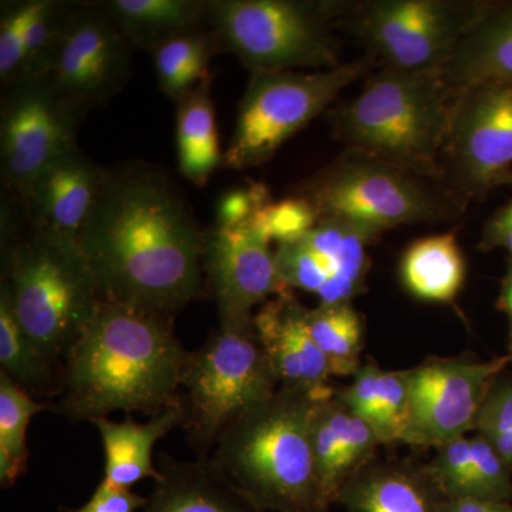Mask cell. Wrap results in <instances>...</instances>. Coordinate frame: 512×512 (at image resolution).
Masks as SVG:
<instances>
[{"mask_svg":"<svg viewBox=\"0 0 512 512\" xmlns=\"http://www.w3.org/2000/svg\"><path fill=\"white\" fill-rule=\"evenodd\" d=\"M254 325L279 387L305 390L319 397L335 393L329 362L309 330L308 308L292 291L265 302L255 312Z\"/></svg>","mask_w":512,"mask_h":512,"instance_id":"obj_17","label":"cell"},{"mask_svg":"<svg viewBox=\"0 0 512 512\" xmlns=\"http://www.w3.org/2000/svg\"><path fill=\"white\" fill-rule=\"evenodd\" d=\"M319 220H338L380 238L390 229L456 220L467 202L441 181L421 177L363 151L346 148L292 192Z\"/></svg>","mask_w":512,"mask_h":512,"instance_id":"obj_6","label":"cell"},{"mask_svg":"<svg viewBox=\"0 0 512 512\" xmlns=\"http://www.w3.org/2000/svg\"><path fill=\"white\" fill-rule=\"evenodd\" d=\"M79 242L104 301L175 320L204 292L205 232L157 165L106 168Z\"/></svg>","mask_w":512,"mask_h":512,"instance_id":"obj_1","label":"cell"},{"mask_svg":"<svg viewBox=\"0 0 512 512\" xmlns=\"http://www.w3.org/2000/svg\"><path fill=\"white\" fill-rule=\"evenodd\" d=\"M466 259L454 232L420 238L404 251L400 278L420 301L453 303L466 281Z\"/></svg>","mask_w":512,"mask_h":512,"instance_id":"obj_24","label":"cell"},{"mask_svg":"<svg viewBox=\"0 0 512 512\" xmlns=\"http://www.w3.org/2000/svg\"><path fill=\"white\" fill-rule=\"evenodd\" d=\"M269 202H272L271 195L264 184L234 188L221 198L215 224L228 228L241 227L248 224L256 212Z\"/></svg>","mask_w":512,"mask_h":512,"instance_id":"obj_38","label":"cell"},{"mask_svg":"<svg viewBox=\"0 0 512 512\" xmlns=\"http://www.w3.org/2000/svg\"><path fill=\"white\" fill-rule=\"evenodd\" d=\"M36 0L3 2L0 8V84L25 79V40Z\"/></svg>","mask_w":512,"mask_h":512,"instance_id":"obj_34","label":"cell"},{"mask_svg":"<svg viewBox=\"0 0 512 512\" xmlns=\"http://www.w3.org/2000/svg\"><path fill=\"white\" fill-rule=\"evenodd\" d=\"M3 204L0 295L26 336L64 365L103 301L99 285L79 241L33 227L13 198Z\"/></svg>","mask_w":512,"mask_h":512,"instance_id":"obj_3","label":"cell"},{"mask_svg":"<svg viewBox=\"0 0 512 512\" xmlns=\"http://www.w3.org/2000/svg\"><path fill=\"white\" fill-rule=\"evenodd\" d=\"M500 454L512 471V370L495 377L485 396L476 431Z\"/></svg>","mask_w":512,"mask_h":512,"instance_id":"obj_32","label":"cell"},{"mask_svg":"<svg viewBox=\"0 0 512 512\" xmlns=\"http://www.w3.org/2000/svg\"><path fill=\"white\" fill-rule=\"evenodd\" d=\"M318 222V214L312 205L292 194L285 200L269 202L266 207L256 212L249 225L266 241H276L279 245L303 237Z\"/></svg>","mask_w":512,"mask_h":512,"instance_id":"obj_35","label":"cell"},{"mask_svg":"<svg viewBox=\"0 0 512 512\" xmlns=\"http://www.w3.org/2000/svg\"><path fill=\"white\" fill-rule=\"evenodd\" d=\"M500 248L512 256V201L488 218L478 242V249L483 252Z\"/></svg>","mask_w":512,"mask_h":512,"instance_id":"obj_40","label":"cell"},{"mask_svg":"<svg viewBox=\"0 0 512 512\" xmlns=\"http://www.w3.org/2000/svg\"><path fill=\"white\" fill-rule=\"evenodd\" d=\"M184 421L183 396L165 407L163 412L151 417L147 423H137L128 416L120 423L107 417L94 420L106 460L103 480L127 490H131L134 484L144 478L157 480L158 470L153 461L154 446L175 427H183Z\"/></svg>","mask_w":512,"mask_h":512,"instance_id":"obj_22","label":"cell"},{"mask_svg":"<svg viewBox=\"0 0 512 512\" xmlns=\"http://www.w3.org/2000/svg\"><path fill=\"white\" fill-rule=\"evenodd\" d=\"M376 62L367 55L313 73L252 74L222 165L244 171L268 163L289 138L325 113L349 84L370 73Z\"/></svg>","mask_w":512,"mask_h":512,"instance_id":"obj_9","label":"cell"},{"mask_svg":"<svg viewBox=\"0 0 512 512\" xmlns=\"http://www.w3.org/2000/svg\"><path fill=\"white\" fill-rule=\"evenodd\" d=\"M271 242L251 225L205 232L204 275L217 303L220 325L254 320L255 309L291 291L279 276Z\"/></svg>","mask_w":512,"mask_h":512,"instance_id":"obj_16","label":"cell"},{"mask_svg":"<svg viewBox=\"0 0 512 512\" xmlns=\"http://www.w3.org/2000/svg\"><path fill=\"white\" fill-rule=\"evenodd\" d=\"M2 90L3 190L23 202L39 175L57 158L77 147V130L84 119L57 93L49 77H30Z\"/></svg>","mask_w":512,"mask_h":512,"instance_id":"obj_12","label":"cell"},{"mask_svg":"<svg viewBox=\"0 0 512 512\" xmlns=\"http://www.w3.org/2000/svg\"><path fill=\"white\" fill-rule=\"evenodd\" d=\"M178 170L185 180L204 187L224 164L211 99V77L177 103Z\"/></svg>","mask_w":512,"mask_h":512,"instance_id":"obj_25","label":"cell"},{"mask_svg":"<svg viewBox=\"0 0 512 512\" xmlns=\"http://www.w3.org/2000/svg\"><path fill=\"white\" fill-rule=\"evenodd\" d=\"M181 389L188 444L198 457H211L224 431L279 389L254 320L220 325L200 349L188 352Z\"/></svg>","mask_w":512,"mask_h":512,"instance_id":"obj_8","label":"cell"},{"mask_svg":"<svg viewBox=\"0 0 512 512\" xmlns=\"http://www.w3.org/2000/svg\"><path fill=\"white\" fill-rule=\"evenodd\" d=\"M352 3L208 0V25L252 74L328 70L342 64L335 32Z\"/></svg>","mask_w":512,"mask_h":512,"instance_id":"obj_7","label":"cell"},{"mask_svg":"<svg viewBox=\"0 0 512 512\" xmlns=\"http://www.w3.org/2000/svg\"><path fill=\"white\" fill-rule=\"evenodd\" d=\"M73 2L36 0L25 40V79L47 77Z\"/></svg>","mask_w":512,"mask_h":512,"instance_id":"obj_31","label":"cell"},{"mask_svg":"<svg viewBox=\"0 0 512 512\" xmlns=\"http://www.w3.org/2000/svg\"><path fill=\"white\" fill-rule=\"evenodd\" d=\"M484 0H369L352 3L349 26L387 69H441L487 9Z\"/></svg>","mask_w":512,"mask_h":512,"instance_id":"obj_10","label":"cell"},{"mask_svg":"<svg viewBox=\"0 0 512 512\" xmlns=\"http://www.w3.org/2000/svg\"><path fill=\"white\" fill-rule=\"evenodd\" d=\"M131 50L99 3L73 2L47 77L63 100L86 119L126 86Z\"/></svg>","mask_w":512,"mask_h":512,"instance_id":"obj_14","label":"cell"},{"mask_svg":"<svg viewBox=\"0 0 512 512\" xmlns=\"http://www.w3.org/2000/svg\"><path fill=\"white\" fill-rule=\"evenodd\" d=\"M470 498L512 503V471L480 434L470 436Z\"/></svg>","mask_w":512,"mask_h":512,"instance_id":"obj_36","label":"cell"},{"mask_svg":"<svg viewBox=\"0 0 512 512\" xmlns=\"http://www.w3.org/2000/svg\"><path fill=\"white\" fill-rule=\"evenodd\" d=\"M443 500L427 464L375 458L343 485L336 503L345 512H439Z\"/></svg>","mask_w":512,"mask_h":512,"instance_id":"obj_19","label":"cell"},{"mask_svg":"<svg viewBox=\"0 0 512 512\" xmlns=\"http://www.w3.org/2000/svg\"><path fill=\"white\" fill-rule=\"evenodd\" d=\"M100 8L134 49L153 53L171 37L208 25V0H104Z\"/></svg>","mask_w":512,"mask_h":512,"instance_id":"obj_23","label":"cell"},{"mask_svg":"<svg viewBox=\"0 0 512 512\" xmlns=\"http://www.w3.org/2000/svg\"><path fill=\"white\" fill-rule=\"evenodd\" d=\"M352 410L348 404L335 393L328 399L316 404L312 421V446L315 457L316 476H318L320 495L323 504L330 510V505L338 500L340 485L338 468Z\"/></svg>","mask_w":512,"mask_h":512,"instance_id":"obj_30","label":"cell"},{"mask_svg":"<svg viewBox=\"0 0 512 512\" xmlns=\"http://www.w3.org/2000/svg\"><path fill=\"white\" fill-rule=\"evenodd\" d=\"M497 308L507 316L508 328H510V353H512V256H508L507 259V271L501 282Z\"/></svg>","mask_w":512,"mask_h":512,"instance_id":"obj_42","label":"cell"},{"mask_svg":"<svg viewBox=\"0 0 512 512\" xmlns=\"http://www.w3.org/2000/svg\"><path fill=\"white\" fill-rule=\"evenodd\" d=\"M52 404L35 397L0 372V484L12 487L28 470L29 447L26 440L35 414Z\"/></svg>","mask_w":512,"mask_h":512,"instance_id":"obj_29","label":"cell"},{"mask_svg":"<svg viewBox=\"0 0 512 512\" xmlns=\"http://www.w3.org/2000/svg\"><path fill=\"white\" fill-rule=\"evenodd\" d=\"M409 420V375L406 370H382L373 430L382 446L403 444Z\"/></svg>","mask_w":512,"mask_h":512,"instance_id":"obj_33","label":"cell"},{"mask_svg":"<svg viewBox=\"0 0 512 512\" xmlns=\"http://www.w3.org/2000/svg\"><path fill=\"white\" fill-rule=\"evenodd\" d=\"M146 503L147 497L101 480L92 498L79 510L69 512H136Z\"/></svg>","mask_w":512,"mask_h":512,"instance_id":"obj_39","label":"cell"},{"mask_svg":"<svg viewBox=\"0 0 512 512\" xmlns=\"http://www.w3.org/2000/svg\"><path fill=\"white\" fill-rule=\"evenodd\" d=\"M436 456L427 464L444 498L470 495V436L458 437L436 448Z\"/></svg>","mask_w":512,"mask_h":512,"instance_id":"obj_37","label":"cell"},{"mask_svg":"<svg viewBox=\"0 0 512 512\" xmlns=\"http://www.w3.org/2000/svg\"><path fill=\"white\" fill-rule=\"evenodd\" d=\"M323 399L279 387L224 431L212 463L261 511L329 512L312 446L313 413Z\"/></svg>","mask_w":512,"mask_h":512,"instance_id":"obj_4","label":"cell"},{"mask_svg":"<svg viewBox=\"0 0 512 512\" xmlns=\"http://www.w3.org/2000/svg\"><path fill=\"white\" fill-rule=\"evenodd\" d=\"M0 365V372L35 399L59 397L62 393L63 365L49 359L26 336L3 295H0Z\"/></svg>","mask_w":512,"mask_h":512,"instance_id":"obj_26","label":"cell"},{"mask_svg":"<svg viewBox=\"0 0 512 512\" xmlns=\"http://www.w3.org/2000/svg\"><path fill=\"white\" fill-rule=\"evenodd\" d=\"M454 94L490 82H512V2H490L441 67Z\"/></svg>","mask_w":512,"mask_h":512,"instance_id":"obj_21","label":"cell"},{"mask_svg":"<svg viewBox=\"0 0 512 512\" xmlns=\"http://www.w3.org/2000/svg\"><path fill=\"white\" fill-rule=\"evenodd\" d=\"M375 235L338 220H319L308 234L279 244L276 266L286 288L312 293L320 305L352 303L366 291Z\"/></svg>","mask_w":512,"mask_h":512,"instance_id":"obj_15","label":"cell"},{"mask_svg":"<svg viewBox=\"0 0 512 512\" xmlns=\"http://www.w3.org/2000/svg\"><path fill=\"white\" fill-rule=\"evenodd\" d=\"M158 478L141 512H264L237 490L210 457L160 454Z\"/></svg>","mask_w":512,"mask_h":512,"instance_id":"obj_20","label":"cell"},{"mask_svg":"<svg viewBox=\"0 0 512 512\" xmlns=\"http://www.w3.org/2000/svg\"><path fill=\"white\" fill-rule=\"evenodd\" d=\"M511 365L512 353H507L491 360L429 357L407 369L409 420L403 444L437 448L476 431L491 384Z\"/></svg>","mask_w":512,"mask_h":512,"instance_id":"obj_13","label":"cell"},{"mask_svg":"<svg viewBox=\"0 0 512 512\" xmlns=\"http://www.w3.org/2000/svg\"><path fill=\"white\" fill-rule=\"evenodd\" d=\"M439 512H512V503L470 497L444 498Z\"/></svg>","mask_w":512,"mask_h":512,"instance_id":"obj_41","label":"cell"},{"mask_svg":"<svg viewBox=\"0 0 512 512\" xmlns=\"http://www.w3.org/2000/svg\"><path fill=\"white\" fill-rule=\"evenodd\" d=\"M454 99L440 69L383 67L355 99L330 111L329 123L346 148L441 181L440 154Z\"/></svg>","mask_w":512,"mask_h":512,"instance_id":"obj_5","label":"cell"},{"mask_svg":"<svg viewBox=\"0 0 512 512\" xmlns=\"http://www.w3.org/2000/svg\"><path fill=\"white\" fill-rule=\"evenodd\" d=\"M313 340L329 362L333 377H352L362 366L365 323L352 303L308 308Z\"/></svg>","mask_w":512,"mask_h":512,"instance_id":"obj_28","label":"cell"},{"mask_svg":"<svg viewBox=\"0 0 512 512\" xmlns=\"http://www.w3.org/2000/svg\"><path fill=\"white\" fill-rule=\"evenodd\" d=\"M106 168L93 163L79 146L43 171L20 204L33 227L79 241L99 198Z\"/></svg>","mask_w":512,"mask_h":512,"instance_id":"obj_18","label":"cell"},{"mask_svg":"<svg viewBox=\"0 0 512 512\" xmlns=\"http://www.w3.org/2000/svg\"><path fill=\"white\" fill-rule=\"evenodd\" d=\"M187 356L174 320L103 299L64 359L52 407L72 423L120 410L156 416L181 396Z\"/></svg>","mask_w":512,"mask_h":512,"instance_id":"obj_2","label":"cell"},{"mask_svg":"<svg viewBox=\"0 0 512 512\" xmlns=\"http://www.w3.org/2000/svg\"><path fill=\"white\" fill-rule=\"evenodd\" d=\"M440 173L467 204L512 185V82L478 84L457 94Z\"/></svg>","mask_w":512,"mask_h":512,"instance_id":"obj_11","label":"cell"},{"mask_svg":"<svg viewBox=\"0 0 512 512\" xmlns=\"http://www.w3.org/2000/svg\"><path fill=\"white\" fill-rule=\"evenodd\" d=\"M222 52L220 37L210 26L168 39L153 52L161 92L178 103L210 77L212 57Z\"/></svg>","mask_w":512,"mask_h":512,"instance_id":"obj_27","label":"cell"}]
</instances>
